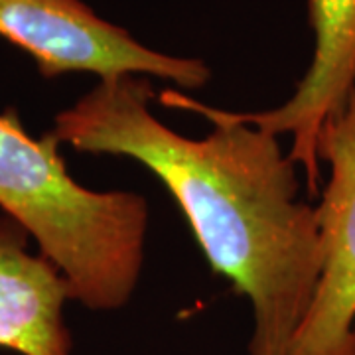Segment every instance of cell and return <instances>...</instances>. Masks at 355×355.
<instances>
[{
	"mask_svg": "<svg viewBox=\"0 0 355 355\" xmlns=\"http://www.w3.org/2000/svg\"><path fill=\"white\" fill-rule=\"evenodd\" d=\"M150 77L116 76L55 114L50 135L79 153L127 156L164 184L214 272L249 298V355H288L322 268L318 211L298 198L296 164L279 137L223 116L176 89L160 103L207 119L190 139L150 111Z\"/></svg>",
	"mask_w": 355,
	"mask_h": 355,
	"instance_id": "obj_1",
	"label": "cell"
},
{
	"mask_svg": "<svg viewBox=\"0 0 355 355\" xmlns=\"http://www.w3.org/2000/svg\"><path fill=\"white\" fill-rule=\"evenodd\" d=\"M314 55L288 101L257 113L221 111L237 123L291 135L288 156L304 170L308 190L320 182L318 142L324 125L347 101L355 83V0H308Z\"/></svg>",
	"mask_w": 355,
	"mask_h": 355,
	"instance_id": "obj_5",
	"label": "cell"
},
{
	"mask_svg": "<svg viewBox=\"0 0 355 355\" xmlns=\"http://www.w3.org/2000/svg\"><path fill=\"white\" fill-rule=\"evenodd\" d=\"M0 209L58 268L71 302L119 310L137 291L148 203L135 191H95L67 172L50 130L34 139L16 109L0 113Z\"/></svg>",
	"mask_w": 355,
	"mask_h": 355,
	"instance_id": "obj_2",
	"label": "cell"
},
{
	"mask_svg": "<svg viewBox=\"0 0 355 355\" xmlns=\"http://www.w3.org/2000/svg\"><path fill=\"white\" fill-rule=\"evenodd\" d=\"M0 38L26 51L44 79L83 71L99 79L158 77L184 89L211 79L205 62L140 44L83 0H0Z\"/></svg>",
	"mask_w": 355,
	"mask_h": 355,
	"instance_id": "obj_3",
	"label": "cell"
},
{
	"mask_svg": "<svg viewBox=\"0 0 355 355\" xmlns=\"http://www.w3.org/2000/svg\"><path fill=\"white\" fill-rule=\"evenodd\" d=\"M318 154L330 166L316 205L322 268L288 355H355V83L322 128Z\"/></svg>",
	"mask_w": 355,
	"mask_h": 355,
	"instance_id": "obj_4",
	"label": "cell"
},
{
	"mask_svg": "<svg viewBox=\"0 0 355 355\" xmlns=\"http://www.w3.org/2000/svg\"><path fill=\"white\" fill-rule=\"evenodd\" d=\"M67 302L58 268L28 251V233L16 221L0 217V347L18 355H73Z\"/></svg>",
	"mask_w": 355,
	"mask_h": 355,
	"instance_id": "obj_6",
	"label": "cell"
}]
</instances>
